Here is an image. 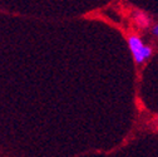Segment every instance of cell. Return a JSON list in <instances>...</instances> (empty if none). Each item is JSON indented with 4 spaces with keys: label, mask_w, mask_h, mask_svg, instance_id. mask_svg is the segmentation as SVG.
<instances>
[{
    "label": "cell",
    "mask_w": 158,
    "mask_h": 157,
    "mask_svg": "<svg viewBox=\"0 0 158 157\" xmlns=\"http://www.w3.org/2000/svg\"><path fill=\"white\" fill-rule=\"evenodd\" d=\"M128 43H129V48H131L133 58H134V62L137 64H142L144 61V57L142 54V49H143L144 44L142 42V39L137 35H131L128 38Z\"/></svg>",
    "instance_id": "6da1fadb"
},
{
    "label": "cell",
    "mask_w": 158,
    "mask_h": 157,
    "mask_svg": "<svg viewBox=\"0 0 158 157\" xmlns=\"http://www.w3.org/2000/svg\"><path fill=\"white\" fill-rule=\"evenodd\" d=\"M134 22L139 28H148L151 24V19L144 13H135L134 14Z\"/></svg>",
    "instance_id": "7a4b0ae2"
},
{
    "label": "cell",
    "mask_w": 158,
    "mask_h": 157,
    "mask_svg": "<svg viewBox=\"0 0 158 157\" xmlns=\"http://www.w3.org/2000/svg\"><path fill=\"white\" fill-rule=\"evenodd\" d=\"M142 54L144 57V59H148V58H151V55H152V48L144 45L143 49H142Z\"/></svg>",
    "instance_id": "3957f363"
},
{
    "label": "cell",
    "mask_w": 158,
    "mask_h": 157,
    "mask_svg": "<svg viewBox=\"0 0 158 157\" xmlns=\"http://www.w3.org/2000/svg\"><path fill=\"white\" fill-rule=\"evenodd\" d=\"M152 34L158 38V24H156V25L152 28Z\"/></svg>",
    "instance_id": "277c9868"
}]
</instances>
